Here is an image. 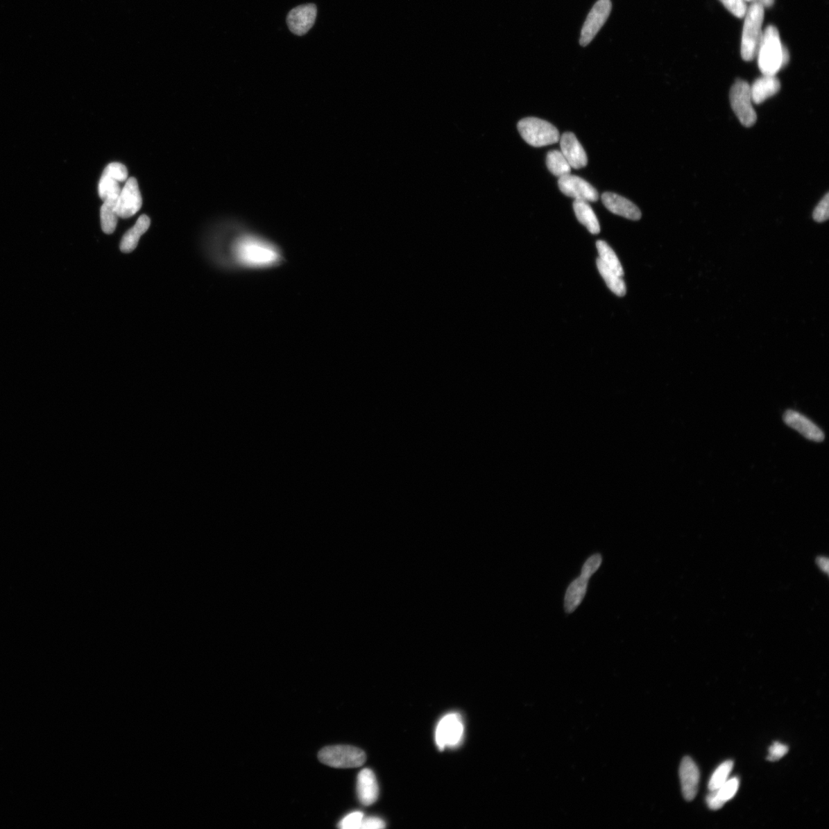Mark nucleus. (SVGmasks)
<instances>
[{"label": "nucleus", "mask_w": 829, "mask_h": 829, "mask_svg": "<svg viewBox=\"0 0 829 829\" xmlns=\"http://www.w3.org/2000/svg\"><path fill=\"white\" fill-rule=\"evenodd\" d=\"M783 421L788 427L798 431L809 441L817 443L824 441L825 434L823 430L808 418L796 411H785L783 415Z\"/></svg>", "instance_id": "9b49d317"}, {"label": "nucleus", "mask_w": 829, "mask_h": 829, "mask_svg": "<svg viewBox=\"0 0 829 829\" xmlns=\"http://www.w3.org/2000/svg\"><path fill=\"white\" fill-rule=\"evenodd\" d=\"M386 828L385 821L377 817L364 818L361 829H381Z\"/></svg>", "instance_id": "72a5a7b5"}, {"label": "nucleus", "mask_w": 829, "mask_h": 829, "mask_svg": "<svg viewBox=\"0 0 829 829\" xmlns=\"http://www.w3.org/2000/svg\"><path fill=\"white\" fill-rule=\"evenodd\" d=\"M601 198L604 205L613 214L633 221H638L642 217L637 205L615 193L605 192Z\"/></svg>", "instance_id": "2eb2a0df"}, {"label": "nucleus", "mask_w": 829, "mask_h": 829, "mask_svg": "<svg viewBox=\"0 0 829 829\" xmlns=\"http://www.w3.org/2000/svg\"><path fill=\"white\" fill-rule=\"evenodd\" d=\"M596 246L601 261L619 277L624 275V269L615 252L604 241H598Z\"/></svg>", "instance_id": "b1692460"}, {"label": "nucleus", "mask_w": 829, "mask_h": 829, "mask_svg": "<svg viewBox=\"0 0 829 829\" xmlns=\"http://www.w3.org/2000/svg\"><path fill=\"white\" fill-rule=\"evenodd\" d=\"M118 218L114 207L103 205L100 210L101 226L105 234H112L114 232L118 225Z\"/></svg>", "instance_id": "393cba45"}, {"label": "nucleus", "mask_w": 829, "mask_h": 829, "mask_svg": "<svg viewBox=\"0 0 829 829\" xmlns=\"http://www.w3.org/2000/svg\"><path fill=\"white\" fill-rule=\"evenodd\" d=\"M319 760L331 767L340 769L357 768L364 765L366 760L365 753L351 746H333L321 749Z\"/></svg>", "instance_id": "39448f33"}, {"label": "nucleus", "mask_w": 829, "mask_h": 829, "mask_svg": "<svg viewBox=\"0 0 829 829\" xmlns=\"http://www.w3.org/2000/svg\"><path fill=\"white\" fill-rule=\"evenodd\" d=\"M719 1L735 17L738 18L745 17L747 12V6L744 0H719Z\"/></svg>", "instance_id": "c85d7f7f"}, {"label": "nucleus", "mask_w": 829, "mask_h": 829, "mask_svg": "<svg viewBox=\"0 0 829 829\" xmlns=\"http://www.w3.org/2000/svg\"><path fill=\"white\" fill-rule=\"evenodd\" d=\"M151 220L147 215L140 216L134 227L122 237L120 249L123 253H131L138 246L140 237L148 230Z\"/></svg>", "instance_id": "a211bd4d"}, {"label": "nucleus", "mask_w": 829, "mask_h": 829, "mask_svg": "<svg viewBox=\"0 0 829 829\" xmlns=\"http://www.w3.org/2000/svg\"><path fill=\"white\" fill-rule=\"evenodd\" d=\"M706 803L711 810L717 811L722 809L725 805L717 798L715 790L710 791L709 795L706 796Z\"/></svg>", "instance_id": "f704fd0d"}, {"label": "nucleus", "mask_w": 829, "mask_h": 829, "mask_svg": "<svg viewBox=\"0 0 829 829\" xmlns=\"http://www.w3.org/2000/svg\"><path fill=\"white\" fill-rule=\"evenodd\" d=\"M588 581V579L580 576L579 578L575 579L569 586L565 597V609L567 614H570V613L574 612L578 608L583 598H585Z\"/></svg>", "instance_id": "6ab92c4d"}, {"label": "nucleus", "mask_w": 829, "mask_h": 829, "mask_svg": "<svg viewBox=\"0 0 829 829\" xmlns=\"http://www.w3.org/2000/svg\"><path fill=\"white\" fill-rule=\"evenodd\" d=\"M817 564L821 567V570L825 572L828 571V561L825 558H819L817 559Z\"/></svg>", "instance_id": "c9c22d12"}, {"label": "nucleus", "mask_w": 829, "mask_h": 829, "mask_svg": "<svg viewBox=\"0 0 829 829\" xmlns=\"http://www.w3.org/2000/svg\"><path fill=\"white\" fill-rule=\"evenodd\" d=\"M463 719L457 713H450L438 724L436 730V745L442 751L445 747H456L463 739Z\"/></svg>", "instance_id": "0eeeda50"}, {"label": "nucleus", "mask_w": 829, "mask_h": 829, "mask_svg": "<svg viewBox=\"0 0 829 829\" xmlns=\"http://www.w3.org/2000/svg\"><path fill=\"white\" fill-rule=\"evenodd\" d=\"M120 183L117 178L103 173L99 182V194L103 204L115 207L121 191Z\"/></svg>", "instance_id": "412c9836"}, {"label": "nucleus", "mask_w": 829, "mask_h": 829, "mask_svg": "<svg viewBox=\"0 0 829 829\" xmlns=\"http://www.w3.org/2000/svg\"><path fill=\"white\" fill-rule=\"evenodd\" d=\"M546 164L552 174L558 178L571 174V165L560 151H549L547 155Z\"/></svg>", "instance_id": "5701e85b"}, {"label": "nucleus", "mask_w": 829, "mask_h": 829, "mask_svg": "<svg viewBox=\"0 0 829 829\" xmlns=\"http://www.w3.org/2000/svg\"><path fill=\"white\" fill-rule=\"evenodd\" d=\"M602 562V557L600 554H595L589 558L583 565L581 570V575L583 578L589 580L600 567Z\"/></svg>", "instance_id": "7c9ffc66"}, {"label": "nucleus", "mask_w": 829, "mask_h": 829, "mask_svg": "<svg viewBox=\"0 0 829 829\" xmlns=\"http://www.w3.org/2000/svg\"><path fill=\"white\" fill-rule=\"evenodd\" d=\"M780 89V82L776 76L763 75L751 85L753 103L760 105L775 96Z\"/></svg>", "instance_id": "f3484780"}, {"label": "nucleus", "mask_w": 829, "mask_h": 829, "mask_svg": "<svg viewBox=\"0 0 829 829\" xmlns=\"http://www.w3.org/2000/svg\"><path fill=\"white\" fill-rule=\"evenodd\" d=\"M364 818L362 812H352L339 823L338 827L342 829H361Z\"/></svg>", "instance_id": "cd10ccee"}, {"label": "nucleus", "mask_w": 829, "mask_h": 829, "mask_svg": "<svg viewBox=\"0 0 829 829\" xmlns=\"http://www.w3.org/2000/svg\"><path fill=\"white\" fill-rule=\"evenodd\" d=\"M317 9L314 4L299 6L288 14L287 22L290 31L295 35H304L313 27Z\"/></svg>", "instance_id": "f8f14e48"}, {"label": "nucleus", "mask_w": 829, "mask_h": 829, "mask_svg": "<svg viewBox=\"0 0 829 829\" xmlns=\"http://www.w3.org/2000/svg\"><path fill=\"white\" fill-rule=\"evenodd\" d=\"M740 787V780L737 777H733L721 785V787L715 790L717 798L723 803L730 801L735 796ZM713 791V790H712Z\"/></svg>", "instance_id": "bb28decb"}, {"label": "nucleus", "mask_w": 829, "mask_h": 829, "mask_svg": "<svg viewBox=\"0 0 829 829\" xmlns=\"http://www.w3.org/2000/svg\"><path fill=\"white\" fill-rule=\"evenodd\" d=\"M561 153L574 169L585 168L588 164V156L585 149L572 133H565L560 137Z\"/></svg>", "instance_id": "ddd939ff"}, {"label": "nucleus", "mask_w": 829, "mask_h": 829, "mask_svg": "<svg viewBox=\"0 0 829 829\" xmlns=\"http://www.w3.org/2000/svg\"><path fill=\"white\" fill-rule=\"evenodd\" d=\"M680 778L683 796L687 801L694 800L700 783V771L689 756L684 757L680 767Z\"/></svg>", "instance_id": "4468645a"}, {"label": "nucleus", "mask_w": 829, "mask_h": 829, "mask_svg": "<svg viewBox=\"0 0 829 829\" xmlns=\"http://www.w3.org/2000/svg\"><path fill=\"white\" fill-rule=\"evenodd\" d=\"M829 217V194L827 193L826 196L821 200L819 205L814 208L813 212V219L817 222H824L828 220Z\"/></svg>", "instance_id": "2f4dec72"}, {"label": "nucleus", "mask_w": 829, "mask_h": 829, "mask_svg": "<svg viewBox=\"0 0 829 829\" xmlns=\"http://www.w3.org/2000/svg\"><path fill=\"white\" fill-rule=\"evenodd\" d=\"M733 762L731 760L724 762L713 773L710 780L709 782L708 787L710 791L716 790L719 789L721 785L724 784L733 768Z\"/></svg>", "instance_id": "a878e982"}, {"label": "nucleus", "mask_w": 829, "mask_h": 829, "mask_svg": "<svg viewBox=\"0 0 829 829\" xmlns=\"http://www.w3.org/2000/svg\"><path fill=\"white\" fill-rule=\"evenodd\" d=\"M764 6L755 2L747 10L742 31L741 55L745 61H752L758 53L762 37Z\"/></svg>", "instance_id": "7ed1b4c3"}, {"label": "nucleus", "mask_w": 829, "mask_h": 829, "mask_svg": "<svg viewBox=\"0 0 829 829\" xmlns=\"http://www.w3.org/2000/svg\"><path fill=\"white\" fill-rule=\"evenodd\" d=\"M518 129L522 139L533 147L553 145L560 140L557 128L550 122L538 118L523 119L518 122Z\"/></svg>", "instance_id": "20e7f679"}, {"label": "nucleus", "mask_w": 829, "mask_h": 829, "mask_svg": "<svg viewBox=\"0 0 829 829\" xmlns=\"http://www.w3.org/2000/svg\"><path fill=\"white\" fill-rule=\"evenodd\" d=\"M142 206V198L138 182L135 178L127 180L115 205L114 210L118 217L128 219L138 212Z\"/></svg>", "instance_id": "1a4fd4ad"}, {"label": "nucleus", "mask_w": 829, "mask_h": 829, "mask_svg": "<svg viewBox=\"0 0 829 829\" xmlns=\"http://www.w3.org/2000/svg\"><path fill=\"white\" fill-rule=\"evenodd\" d=\"M357 795L359 802L371 805L379 797V785L376 776L370 769L360 771L357 777Z\"/></svg>", "instance_id": "dca6fc26"}, {"label": "nucleus", "mask_w": 829, "mask_h": 829, "mask_svg": "<svg viewBox=\"0 0 829 829\" xmlns=\"http://www.w3.org/2000/svg\"><path fill=\"white\" fill-rule=\"evenodd\" d=\"M558 187L566 196L575 200L595 203L599 194L595 187L583 178L569 174L558 179Z\"/></svg>", "instance_id": "9d476101"}, {"label": "nucleus", "mask_w": 829, "mask_h": 829, "mask_svg": "<svg viewBox=\"0 0 829 829\" xmlns=\"http://www.w3.org/2000/svg\"><path fill=\"white\" fill-rule=\"evenodd\" d=\"M769 752V755L767 757V760L770 762H776L780 760L789 752V747L780 744V742H776L772 746H770Z\"/></svg>", "instance_id": "473e14b6"}, {"label": "nucleus", "mask_w": 829, "mask_h": 829, "mask_svg": "<svg viewBox=\"0 0 829 829\" xmlns=\"http://www.w3.org/2000/svg\"><path fill=\"white\" fill-rule=\"evenodd\" d=\"M103 173L117 178L120 182H126L128 178L127 168L124 164L119 162H113L108 165Z\"/></svg>", "instance_id": "c756f323"}, {"label": "nucleus", "mask_w": 829, "mask_h": 829, "mask_svg": "<svg viewBox=\"0 0 829 829\" xmlns=\"http://www.w3.org/2000/svg\"><path fill=\"white\" fill-rule=\"evenodd\" d=\"M730 103L741 124L745 127L753 126L757 120V114L753 106L751 85L744 80H737L730 90Z\"/></svg>", "instance_id": "423d86ee"}, {"label": "nucleus", "mask_w": 829, "mask_h": 829, "mask_svg": "<svg viewBox=\"0 0 829 829\" xmlns=\"http://www.w3.org/2000/svg\"><path fill=\"white\" fill-rule=\"evenodd\" d=\"M758 65L763 75L776 76L789 60L787 49L783 45L780 33L774 26H769L762 33V37L757 55Z\"/></svg>", "instance_id": "f03ea898"}, {"label": "nucleus", "mask_w": 829, "mask_h": 829, "mask_svg": "<svg viewBox=\"0 0 829 829\" xmlns=\"http://www.w3.org/2000/svg\"><path fill=\"white\" fill-rule=\"evenodd\" d=\"M744 1H748V2H755H755L758 1V0H744Z\"/></svg>", "instance_id": "4c0bfd02"}, {"label": "nucleus", "mask_w": 829, "mask_h": 829, "mask_svg": "<svg viewBox=\"0 0 829 829\" xmlns=\"http://www.w3.org/2000/svg\"><path fill=\"white\" fill-rule=\"evenodd\" d=\"M576 218L592 234H599L601 226L592 207L585 200H575L573 203Z\"/></svg>", "instance_id": "aec40b11"}, {"label": "nucleus", "mask_w": 829, "mask_h": 829, "mask_svg": "<svg viewBox=\"0 0 829 829\" xmlns=\"http://www.w3.org/2000/svg\"><path fill=\"white\" fill-rule=\"evenodd\" d=\"M611 9L610 0H598L595 4L583 24L580 38L581 46H587L594 40L606 23Z\"/></svg>", "instance_id": "6e6552de"}, {"label": "nucleus", "mask_w": 829, "mask_h": 829, "mask_svg": "<svg viewBox=\"0 0 829 829\" xmlns=\"http://www.w3.org/2000/svg\"><path fill=\"white\" fill-rule=\"evenodd\" d=\"M760 2L759 3H760L763 6L767 7L772 6L774 3V0H760Z\"/></svg>", "instance_id": "e433bc0d"}, {"label": "nucleus", "mask_w": 829, "mask_h": 829, "mask_svg": "<svg viewBox=\"0 0 829 829\" xmlns=\"http://www.w3.org/2000/svg\"><path fill=\"white\" fill-rule=\"evenodd\" d=\"M225 246L226 266L235 271L264 272L287 262L282 247L248 223H237Z\"/></svg>", "instance_id": "f257e3e1"}, {"label": "nucleus", "mask_w": 829, "mask_h": 829, "mask_svg": "<svg viewBox=\"0 0 829 829\" xmlns=\"http://www.w3.org/2000/svg\"><path fill=\"white\" fill-rule=\"evenodd\" d=\"M597 266L609 289L618 297H624L626 292V288L622 277L618 276L608 266L605 265L599 257L597 259Z\"/></svg>", "instance_id": "4be33fe9"}]
</instances>
